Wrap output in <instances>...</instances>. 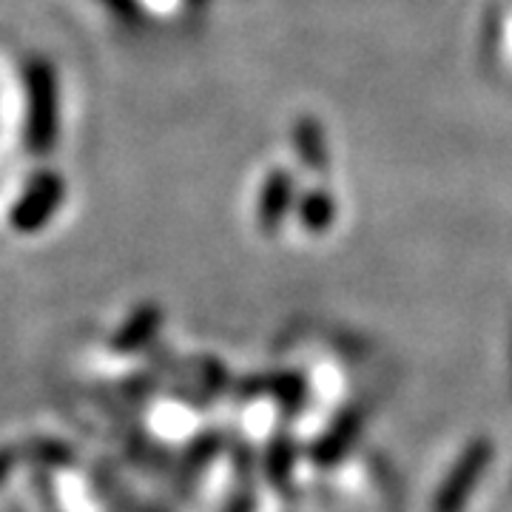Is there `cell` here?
<instances>
[{
    "mask_svg": "<svg viewBox=\"0 0 512 512\" xmlns=\"http://www.w3.org/2000/svg\"><path fill=\"white\" fill-rule=\"evenodd\" d=\"M484 464V450H476V453H470L467 456V461H464V470L458 473V476H453V481L447 484V490H444V495H441L439 501V512H453L461 504V498L467 495V481L476 476V467H481Z\"/></svg>",
    "mask_w": 512,
    "mask_h": 512,
    "instance_id": "cell-1",
    "label": "cell"
}]
</instances>
